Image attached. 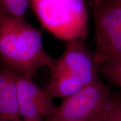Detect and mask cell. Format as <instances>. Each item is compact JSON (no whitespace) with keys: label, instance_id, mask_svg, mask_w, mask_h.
I'll return each instance as SVG.
<instances>
[{"label":"cell","instance_id":"9c48e42d","mask_svg":"<svg viewBox=\"0 0 121 121\" xmlns=\"http://www.w3.org/2000/svg\"><path fill=\"white\" fill-rule=\"evenodd\" d=\"M0 4L11 15L23 17L30 5V0H0Z\"/></svg>","mask_w":121,"mask_h":121},{"label":"cell","instance_id":"8992f818","mask_svg":"<svg viewBox=\"0 0 121 121\" xmlns=\"http://www.w3.org/2000/svg\"><path fill=\"white\" fill-rule=\"evenodd\" d=\"M19 112L25 120L43 121L57 108L46 88L33 82L32 78L17 73L16 77Z\"/></svg>","mask_w":121,"mask_h":121},{"label":"cell","instance_id":"5bb4252c","mask_svg":"<svg viewBox=\"0 0 121 121\" xmlns=\"http://www.w3.org/2000/svg\"><path fill=\"white\" fill-rule=\"evenodd\" d=\"M0 121H8L6 120V119H4L3 117H1V116H0Z\"/></svg>","mask_w":121,"mask_h":121},{"label":"cell","instance_id":"5b68a950","mask_svg":"<svg viewBox=\"0 0 121 121\" xmlns=\"http://www.w3.org/2000/svg\"><path fill=\"white\" fill-rule=\"evenodd\" d=\"M54 65L69 72L84 86L99 81L95 56L87 49L84 38L66 41L64 52Z\"/></svg>","mask_w":121,"mask_h":121},{"label":"cell","instance_id":"277c9868","mask_svg":"<svg viewBox=\"0 0 121 121\" xmlns=\"http://www.w3.org/2000/svg\"><path fill=\"white\" fill-rule=\"evenodd\" d=\"M108 87L99 81L84 86L57 106L45 121H76L102 119L112 101Z\"/></svg>","mask_w":121,"mask_h":121},{"label":"cell","instance_id":"7a4b0ae2","mask_svg":"<svg viewBox=\"0 0 121 121\" xmlns=\"http://www.w3.org/2000/svg\"><path fill=\"white\" fill-rule=\"evenodd\" d=\"M42 26L57 38H85L88 22L86 0H30Z\"/></svg>","mask_w":121,"mask_h":121},{"label":"cell","instance_id":"52a82bcc","mask_svg":"<svg viewBox=\"0 0 121 121\" xmlns=\"http://www.w3.org/2000/svg\"><path fill=\"white\" fill-rule=\"evenodd\" d=\"M16 77L17 73L4 65L0 67V116L8 121L21 119Z\"/></svg>","mask_w":121,"mask_h":121},{"label":"cell","instance_id":"2e32d148","mask_svg":"<svg viewBox=\"0 0 121 121\" xmlns=\"http://www.w3.org/2000/svg\"><path fill=\"white\" fill-rule=\"evenodd\" d=\"M94 1V0H86V2L89 3L91 2V1Z\"/></svg>","mask_w":121,"mask_h":121},{"label":"cell","instance_id":"9a60e30c","mask_svg":"<svg viewBox=\"0 0 121 121\" xmlns=\"http://www.w3.org/2000/svg\"><path fill=\"white\" fill-rule=\"evenodd\" d=\"M29 121V120H25V119H19V121Z\"/></svg>","mask_w":121,"mask_h":121},{"label":"cell","instance_id":"7c38bea8","mask_svg":"<svg viewBox=\"0 0 121 121\" xmlns=\"http://www.w3.org/2000/svg\"><path fill=\"white\" fill-rule=\"evenodd\" d=\"M99 67L101 69L121 71V55L104 62Z\"/></svg>","mask_w":121,"mask_h":121},{"label":"cell","instance_id":"4fadbf2b","mask_svg":"<svg viewBox=\"0 0 121 121\" xmlns=\"http://www.w3.org/2000/svg\"><path fill=\"white\" fill-rule=\"evenodd\" d=\"M76 121H102V119H85V120H80Z\"/></svg>","mask_w":121,"mask_h":121},{"label":"cell","instance_id":"6da1fadb","mask_svg":"<svg viewBox=\"0 0 121 121\" xmlns=\"http://www.w3.org/2000/svg\"><path fill=\"white\" fill-rule=\"evenodd\" d=\"M0 58L4 66L31 78L39 69H51L55 62L44 47L42 30L9 13L1 4Z\"/></svg>","mask_w":121,"mask_h":121},{"label":"cell","instance_id":"ba28073f","mask_svg":"<svg viewBox=\"0 0 121 121\" xmlns=\"http://www.w3.org/2000/svg\"><path fill=\"white\" fill-rule=\"evenodd\" d=\"M51 70V78L46 89L52 98L65 99L77 93L84 86L78 78L55 65Z\"/></svg>","mask_w":121,"mask_h":121},{"label":"cell","instance_id":"3957f363","mask_svg":"<svg viewBox=\"0 0 121 121\" xmlns=\"http://www.w3.org/2000/svg\"><path fill=\"white\" fill-rule=\"evenodd\" d=\"M87 4L95 22L94 56L99 67L121 55V0H94Z\"/></svg>","mask_w":121,"mask_h":121},{"label":"cell","instance_id":"8fae6325","mask_svg":"<svg viewBox=\"0 0 121 121\" xmlns=\"http://www.w3.org/2000/svg\"><path fill=\"white\" fill-rule=\"evenodd\" d=\"M100 71L110 82L121 89V71L100 68Z\"/></svg>","mask_w":121,"mask_h":121},{"label":"cell","instance_id":"30bf717a","mask_svg":"<svg viewBox=\"0 0 121 121\" xmlns=\"http://www.w3.org/2000/svg\"><path fill=\"white\" fill-rule=\"evenodd\" d=\"M102 121H121V102L112 99L103 116Z\"/></svg>","mask_w":121,"mask_h":121}]
</instances>
